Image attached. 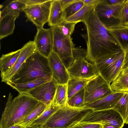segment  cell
<instances>
[{
	"mask_svg": "<svg viewBox=\"0 0 128 128\" xmlns=\"http://www.w3.org/2000/svg\"><path fill=\"white\" fill-rule=\"evenodd\" d=\"M83 22L86 30V60L88 62L94 64L96 61L106 55L123 51L99 20L94 7Z\"/></svg>",
	"mask_w": 128,
	"mask_h": 128,
	"instance_id": "cell-1",
	"label": "cell"
},
{
	"mask_svg": "<svg viewBox=\"0 0 128 128\" xmlns=\"http://www.w3.org/2000/svg\"><path fill=\"white\" fill-rule=\"evenodd\" d=\"M40 102L31 96L19 94L12 98L10 93L0 122V128H9L22 123Z\"/></svg>",
	"mask_w": 128,
	"mask_h": 128,
	"instance_id": "cell-2",
	"label": "cell"
},
{
	"mask_svg": "<svg viewBox=\"0 0 128 128\" xmlns=\"http://www.w3.org/2000/svg\"><path fill=\"white\" fill-rule=\"evenodd\" d=\"M42 78L51 80L52 73L48 58L36 50L6 83L8 85L20 84Z\"/></svg>",
	"mask_w": 128,
	"mask_h": 128,
	"instance_id": "cell-3",
	"label": "cell"
},
{
	"mask_svg": "<svg viewBox=\"0 0 128 128\" xmlns=\"http://www.w3.org/2000/svg\"><path fill=\"white\" fill-rule=\"evenodd\" d=\"M93 110L85 107H72L67 104L61 107L39 126L40 128H70L80 122Z\"/></svg>",
	"mask_w": 128,
	"mask_h": 128,
	"instance_id": "cell-4",
	"label": "cell"
},
{
	"mask_svg": "<svg viewBox=\"0 0 128 128\" xmlns=\"http://www.w3.org/2000/svg\"><path fill=\"white\" fill-rule=\"evenodd\" d=\"M52 27L53 30L52 51L58 56L67 69L74 61L72 52L74 44L71 37L64 35L58 26Z\"/></svg>",
	"mask_w": 128,
	"mask_h": 128,
	"instance_id": "cell-5",
	"label": "cell"
},
{
	"mask_svg": "<svg viewBox=\"0 0 128 128\" xmlns=\"http://www.w3.org/2000/svg\"><path fill=\"white\" fill-rule=\"evenodd\" d=\"M124 3L109 5L104 0H100L95 5L94 9L98 18L107 29L120 25L121 13Z\"/></svg>",
	"mask_w": 128,
	"mask_h": 128,
	"instance_id": "cell-6",
	"label": "cell"
},
{
	"mask_svg": "<svg viewBox=\"0 0 128 128\" xmlns=\"http://www.w3.org/2000/svg\"><path fill=\"white\" fill-rule=\"evenodd\" d=\"M110 84L100 74L88 80L84 87V105L92 102L114 92Z\"/></svg>",
	"mask_w": 128,
	"mask_h": 128,
	"instance_id": "cell-7",
	"label": "cell"
},
{
	"mask_svg": "<svg viewBox=\"0 0 128 128\" xmlns=\"http://www.w3.org/2000/svg\"><path fill=\"white\" fill-rule=\"evenodd\" d=\"M80 122L108 125L116 128H122L125 124L120 114L113 108L93 110Z\"/></svg>",
	"mask_w": 128,
	"mask_h": 128,
	"instance_id": "cell-8",
	"label": "cell"
},
{
	"mask_svg": "<svg viewBox=\"0 0 128 128\" xmlns=\"http://www.w3.org/2000/svg\"><path fill=\"white\" fill-rule=\"evenodd\" d=\"M67 69L70 77L84 80H88L99 74L94 64L82 58L74 60Z\"/></svg>",
	"mask_w": 128,
	"mask_h": 128,
	"instance_id": "cell-9",
	"label": "cell"
},
{
	"mask_svg": "<svg viewBox=\"0 0 128 128\" xmlns=\"http://www.w3.org/2000/svg\"><path fill=\"white\" fill-rule=\"evenodd\" d=\"M52 1L27 6L24 10L28 20L32 22L37 28L43 27L48 22Z\"/></svg>",
	"mask_w": 128,
	"mask_h": 128,
	"instance_id": "cell-10",
	"label": "cell"
},
{
	"mask_svg": "<svg viewBox=\"0 0 128 128\" xmlns=\"http://www.w3.org/2000/svg\"><path fill=\"white\" fill-rule=\"evenodd\" d=\"M57 86L56 82L52 78L50 81L21 94L31 96L48 106L54 98Z\"/></svg>",
	"mask_w": 128,
	"mask_h": 128,
	"instance_id": "cell-11",
	"label": "cell"
},
{
	"mask_svg": "<svg viewBox=\"0 0 128 128\" xmlns=\"http://www.w3.org/2000/svg\"><path fill=\"white\" fill-rule=\"evenodd\" d=\"M34 41L36 50L44 56L48 58L52 51L53 30L52 27L48 29L37 28Z\"/></svg>",
	"mask_w": 128,
	"mask_h": 128,
	"instance_id": "cell-12",
	"label": "cell"
},
{
	"mask_svg": "<svg viewBox=\"0 0 128 128\" xmlns=\"http://www.w3.org/2000/svg\"><path fill=\"white\" fill-rule=\"evenodd\" d=\"M48 58L52 73V78L57 84H67L70 76L67 69L59 57L52 51Z\"/></svg>",
	"mask_w": 128,
	"mask_h": 128,
	"instance_id": "cell-13",
	"label": "cell"
},
{
	"mask_svg": "<svg viewBox=\"0 0 128 128\" xmlns=\"http://www.w3.org/2000/svg\"><path fill=\"white\" fill-rule=\"evenodd\" d=\"M124 92H114L102 98L92 102L85 104L84 107L93 110L113 108L124 94Z\"/></svg>",
	"mask_w": 128,
	"mask_h": 128,
	"instance_id": "cell-14",
	"label": "cell"
},
{
	"mask_svg": "<svg viewBox=\"0 0 128 128\" xmlns=\"http://www.w3.org/2000/svg\"><path fill=\"white\" fill-rule=\"evenodd\" d=\"M66 19L64 10L62 8L59 0H52L48 22V25L51 27L57 26Z\"/></svg>",
	"mask_w": 128,
	"mask_h": 128,
	"instance_id": "cell-15",
	"label": "cell"
},
{
	"mask_svg": "<svg viewBox=\"0 0 128 128\" xmlns=\"http://www.w3.org/2000/svg\"><path fill=\"white\" fill-rule=\"evenodd\" d=\"M124 56V52L111 66L100 74L109 84L116 79L122 70Z\"/></svg>",
	"mask_w": 128,
	"mask_h": 128,
	"instance_id": "cell-16",
	"label": "cell"
},
{
	"mask_svg": "<svg viewBox=\"0 0 128 128\" xmlns=\"http://www.w3.org/2000/svg\"><path fill=\"white\" fill-rule=\"evenodd\" d=\"M108 29L125 52L128 48V27L120 25Z\"/></svg>",
	"mask_w": 128,
	"mask_h": 128,
	"instance_id": "cell-17",
	"label": "cell"
},
{
	"mask_svg": "<svg viewBox=\"0 0 128 128\" xmlns=\"http://www.w3.org/2000/svg\"><path fill=\"white\" fill-rule=\"evenodd\" d=\"M18 17L8 14L0 18V40L13 33L15 28V21Z\"/></svg>",
	"mask_w": 128,
	"mask_h": 128,
	"instance_id": "cell-18",
	"label": "cell"
},
{
	"mask_svg": "<svg viewBox=\"0 0 128 128\" xmlns=\"http://www.w3.org/2000/svg\"><path fill=\"white\" fill-rule=\"evenodd\" d=\"M20 49L2 54L0 58L1 76L8 71L16 63L20 55Z\"/></svg>",
	"mask_w": 128,
	"mask_h": 128,
	"instance_id": "cell-19",
	"label": "cell"
},
{
	"mask_svg": "<svg viewBox=\"0 0 128 128\" xmlns=\"http://www.w3.org/2000/svg\"><path fill=\"white\" fill-rule=\"evenodd\" d=\"M124 52L122 51L110 54L97 60L94 64L99 74L106 70Z\"/></svg>",
	"mask_w": 128,
	"mask_h": 128,
	"instance_id": "cell-20",
	"label": "cell"
},
{
	"mask_svg": "<svg viewBox=\"0 0 128 128\" xmlns=\"http://www.w3.org/2000/svg\"><path fill=\"white\" fill-rule=\"evenodd\" d=\"M25 4L19 0H13L6 5L0 12V17L9 14L18 17L20 12L24 11L26 8Z\"/></svg>",
	"mask_w": 128,
	"mask_h": 128,
	"instance_id": "cell-21",
	"label": "cell"
},
{
	"mask_svg": "<svg viewBox=\"0 0 128 128\" xmlns=\"http://www.w3.org/2000/svg\"><path fill=\"white\" fill-rule=\"evenodd\" d=\"M50 80L44 78H40L23 83L11 84L8 85L17 90L19 94H21Z\"/></svg>",
	"mask_w": 128,
	"mask_h": 128,
	"instance_id": "cell-22",
	"label": "cell"
},
{
	"mask_svg": "<svg viewBox=\"0 0 128 128\" xmlns=\"http://www.w3.org/2000/svg\"><path fill=\"white\" fill-rule=\"evenodd\" d=\"M61 107L53 101L46 106L42 114L37 119L33 122L31 126H39L42 125Z\"/></svg>",
	"mask_w": 128,
	"mask_h": 128,
	"instance_id": "cell-23",
	"label": "cell"
},
{
	"mask_svg": "<svg viewBox=\"0 0 128 128\" xmlns=\"http://www.w3.org/2000/svg\"><path fill=\"white\" fill-rule=\"evenodd\" d=\"M88 81L70 77L67 83L68 100L84 88Z\"/></svg>",
	"mask_w": 128,
	"mask_h": 128,
	"instance_id": "cell-24",
	"label": "cell"
},
{
	"mask_svg": "<svg viewBox=\"0 0 128 128\" xmlns=\"http://www.w3.org/2000/svg\"><path fill=\"white\" fill-rule=\"evenodd\" d=\"M112 83L110 86L114 92H124L128 91V75L123 74L122 70Z\"/></svg>",
	"mask_w": 128,
	"mask_h": 128,
	"instance_id": "cell-25",
	"label": "cell"
},
{
	"mask_svg": "<svg viewBox=\"0 0 128 128\" xmlns=\"http://www.w3.org/2000/svg\"><path fill=\"white\" fill-rule=\"evenodd\" d=\"M96 5H84L82 7L74 14L66 18L69 22L78 23L83 22L94 7Z\"/></svg>",
	"mask_w": 128,
	"mask_h": 128,
	"instance_id": "cell-26",
	"label": "cell"
},
{
	"mask_svg": "<svg viewBox=\"0 0 128 128\" xmlns=\"http://www.w3.org/2000/svg\"><path fill=\"white\" fill-rule=\"evenodd\" d=\"M47 106L44 103L40 102L36 108L19 124L23 128L31 126L33 122L42 114Z\"/></svg>",
	"mask_w": 128,
	"mask_h": 128,
	"instance_id": "cell-27",
	"label": "cell"
},
{
	"mask_svg": "<svg viewBox=\"0 0 128 128\" xmlns=\"http://www.w3.org/2000/svg\"><path fill=\"white\" fill-rule=\"evenodd\" d=\"M61 107L67 104L68 97L67 84H57L56 92L53 100Z\"/></svg>",
	"mask_w": 128,
	"mask_h": 128,
	"instance_id": "cell-28",
	"label": "cell"
},
{
	"mask_svg": "<svg viewBox=\"0 0 128 128\" xmlns=\"http://www.w3.org/2000/svg\"><path fill=\"white\" fill-rule=\"evenodd\" d=\"M113 109L120 114L125 123L128 117V91L124 92L123 96Z\"/></svg>",
	"mask_w": 128,
	"mask_h": 128,
	"instance_id": "cell-29",
	"label": "cell"
},
{
	"mask_svg": "<svg viewBox=\"0 0 128 128\" xmlns=\"http://www.w3.org/2000/svg\"><path fill=\"white\" fill-rule=\"evenodd\" d=\"M84 88L68 100V105L74 108L84 107Z\"/></svg>",
	"mask_w": 128,
	"mask_h": 128,
	"instance_id": "cell-30",
	"label": "cell"
},
{
	"mask_svg": "<svg viewBox=\"0 0 128 128\" xmlns=\"http://www.w3.org/2000/svg\"><path fill=\"white\" fill-rule=\"evenodd\" d=\"M77 23L68 22L66 20L57 26L64 35L71 37L72 34L74 31L75 26Z\"/></svg>",
	"mask_w": 128,
	"mask_h": 128,
	"instance_id": "cell-31",
	"label": "cell"
},
{
	"mask_svg": "<svg viewBox=\"0 0 128 128\" xmlns=\"http://www.w3.org/2000/svg\"><path fill=\"white\" fill-rule=\"evenodd\" d=\"M84 5V3L81 0H79L78 1L71 5L64 10L66 18L75 14Z\"/></svg>",
	"mask_w": 128,
	"mask_h": 128,
	"instance_id": "cell-32",
	"label": "cell"
},
{
	"mask_svg": "<svg viewBox=\"0 0 128 128\" xmlns=\"http://www.w3.org/2000/svg\"><path fill=\"white\" fill-rule=\"evenodd\" d=\"M120 25L128 27V2H124L120 14Z\"/></svg>",
	"mask_w": 128,
	"mask_h": 128,
	"instance_id": "cell-33",
	"label": "cell"
},
{
	"mask_svg": "<svg viewBox=\"0 0 128 128\" xmlns=\"http://www.w3.org/2000/svg\"><path fill=\"white\" fill-rule=\"evenodd\" d=\"M72 52L74 60L78 58H82L86 59V50L79 47H74Z\"/></svg>",
	"mask_w": 128,
	"mask_h": 128,
	"instance_id": "cell-34",
	"label": "cell"
},
{
	"mask_svg": "<svg viewBox=\"0 0 128 128\" xmlns=\"http://www.w3.org/2000/svg\"><path fill=\"white\" fill-rule=\"evenodd\" d=\"M70 128H103V126L98 123L80 122Z\"/></svg>",
	"mask_w": 128,
	"mask_h": 128,
	"instance_id": "cell-35",
	"label": "cell"
},
{
	"mask_svg": "<svg viewBox=\"0 0 128 128\" xmlns=\"http://www.w3.org/2000/svg\"><path fill=\"white\" fill-rule=\"evenodd\" d=\"M27 6H30L44 3L49 0H19Z\"/></svg>",
	"mask_w": 128,
	"mask_h": 128,
	"instance_id": "cell-36",
	"label": "cell"
},
{
	"mask_svg": "<svg viewBox=\"0 0 128 128\" xmlns=\"http://www.w3.org/2000/svg\"><path fill=\"white\" fill-rule=\"evenodd\" d=\"M79 0H59L60 4L64 10L67 8L73 3L78 1Z\"/></svg>",
	"mask_w": 128,
	"mask_h": 128,
	"instance_id": "cell-37",
	"label": "cell"
},
{
	"mask_svg": "<svg viewBox=\"0 0 128 128\" xmlns=\"http://www.w3.org/2000/svg\"><path fill=\"white\" fill-rule=\"evenodd\" d=\"M106 4L109 5H115L124 3L126 0H104Z\"/></svg>",
	"mask_w": 128,
	"mask_h": 128,
	"instance_id": "cell-38",
	"label": "cell"
},
{
	"mask_svg": "<svg viewBox=\"0 0 128 128\" xmlns=\"http://www.w3.org/2000/svg\"><path fill=\"white\" fill-rule=\"evenodd\" d=\"M124 52V56L122 70H123L128 67V48Z\"/></svg>",
	"mask_w": 128,
	"mask_h": 128,
	"instance_id": "cell-39",
	"label": "cell"
},
{
	"mask_svg": "<svg viewBox=\"0 0 128 128\" xmlns=\"http://www.w3.org/2000/svg\"><path fill=\"white\" fill-rule=\"evenodd\" d=\"M84 4V5L88 4L96 5L100 1V0H81Z\"/></svg>",
	"mask_w": 128,
	"mask_h": 128,
	"instance_id": "cell-40",
	"label": "cell"
},
{
	"mask_svg": "<svg viewBox=\"0 0 128 128\" xmlns=\"http://www.w3.org/2000/svg\"><path fill=\"white\" fill-rule=\"evenodd\" d=\"M122 73L124 75H128V67L122 70Z\"/></svg>",
	"mask_w": 128,
	"mask_h": 128,
	"instance_id": "cell-41",
	"label": "cell"
},
{
	"mask_svg": "<svg viewBox=\"0 0 128 128\" xmlns=\"http://www.w3.org/2000/svg\"><path fill=\"white\" fill-rule=\"evenodd\" d=\"M9 128H23L20 124H17L12 126Z\"/></svg>",
	"mask_w": 128,
	"mask_h": 128,
	"instance_id": "cell-42",
	"label": "cell"
},
{
	"mask_svg": "<svg viewBox=\"0 0 128 128\" xmlns=\"http://www.w3.org/2000/svg\"><path fill=\"white\" fill-rule=\"evenodd\" d=\"M103 128H116L111 126L108 125H103Z\"/></svg>",
	"mask_w": 128,
	"mask_h": 128,
	"instance_id": "cell-43",
	"label": "cell"
},
{
	"mask_svg": "<svg viewBox=\"0 0 128 128\" xmlns=\"http://www.w3.org/2000/svg\"><path fill=\"white\" fill-rule=\"evenodd\" d=\"M24 128H40L38 126H29Z\"/></svg>",
	"mask_w": 128,
	"mask_h": 128,
	"instance_id": "cell-44",
	"label": "cell"
},
{
	"mask_svg": "<svg viewBox=\"0 0 128 128\" xmlns=\"http://www.w3.org/2000/svg\"><path fill=\"white\" fill-rule=\"evenodd\" d=\"M125 123H126L127 124H128V117L126 120L125 122Z\"/></svg>",
	"mask_w": 128,
	"mask_h": 128,
	"instance_id": "cell-45",
	"label": "cell"
},
{
	"mask_svg": "<svg viewBox=\"0 0 128 128\" xmlns=\"http://www.w3.org/2000/svg\"></svg>",
	"mask_w": 128,
	"mask_h": 128,
	"instance_id": "cell-46",
	"label": "cell"
}]
</instances>
